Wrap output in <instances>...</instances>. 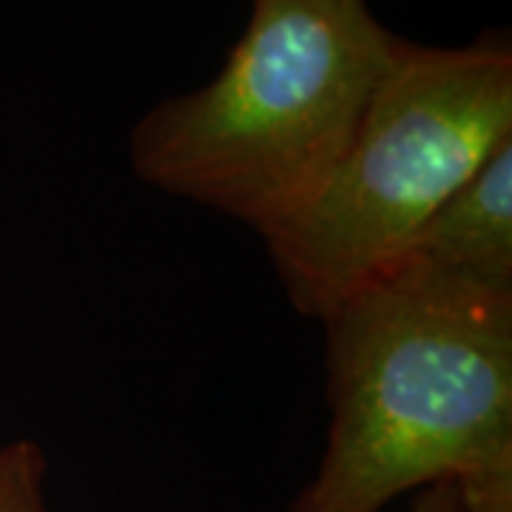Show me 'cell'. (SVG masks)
Wrapping results in <instances>:
<instances>
[{"instance_id":"8992f818","label":"cell","mask_w":512,"mask_h":512,"mask_svg":"<svg viewBox=\"0 0 512 512\" xmlns=\"http://www.w3.org/2000/svg\"><path fill=\"white\" fill-rule=\"evenodd\" d=\"M413 512H467L461 498H458L456 487L441 481V484H430L424 487V493L419 495Z\"/></svg>"},{"instance_id":"5b68a950","label":"cell","mask_w":512,"mask_h":512,"mask_svg":"<svg viewBox=\"0 0 512 512\" xmlns=\"http://www.w3.org/2000/svg\"><path fill=\"white\" fill-rule=\"evenodd\" d=\"M0 512H49L46 456L32 441L0 447Z\"/></svg>"},{"instance_id":"3957f363","label":"cell","mask_w":512,"mask_h":512,"mask_svg":"<svg viewBox=\"0 0 512 512\" xmlns=\"http://www.w3.org/2000/svg\"><path fill=\"white\" fill-rule=\"evenodd\" d=\"M510 140L507 29L453 49L399 37L325 183L259 234L293 308L322 319L396 265L430 217Z\"/></svg>"},{"instance_id":"277c9868","label":"cell","mask_w":512,"mask_h":512,"mask_svg":"<svg viewBox=\"0 0 512 512\" xmlns=\"http://www.w3.org/2000/svg\"><path fill=\"white\" fill-rule=\"evenodd\" d=\"M402 259L512 285V140L441 205Z\"/></svg>"},{"instance_id":"6da1fadb","label":"cell","mask_w":512,"mask_h":512,"mask_svg":"<svg viewBox=\"0 0 512 512\" xmlns=\"http://www.w3.org/2000/svg\"><path fill=\"white\" fill-rule=\"evenodd\" d=\"M322 322L330 439L288 512H382L441 481L512 512V285L399 259Z\"/></svg>"},{"instance_id":"7a4b0ae2","label":"cell","mask_w":512,"mask_h":512,"mask_svg":"<svg viewBox=\"0 0 512 512\" xmlns=\"http://www.w3.org/2000/svg\"><path fill=\"white\" fill-rule=\"evenodd\" d=\"M396 43L367 0H254L220 74L137 123L131 165L265 234L325 183Z\"/></svg>"}]
</instances>
